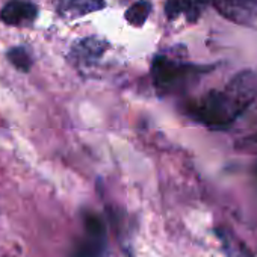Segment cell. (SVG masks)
Returning <instances> with one entry per match:
<instances>
[{
    "mask_svg": "<svg viewBox=\"0 0 257 257\" xmlns=\"http://www.w3.org/2000/svg\"><path fill=\"white\" fill-rule=\"evenodd\" d=\"M210 70L212 67L188 64L165 55H156L152 62L150 73L158 92L162 95H170L183 92Z\"/></svg>",
    "mask_w": 257,
    "mask_h": 257,
    "instance_id": "cell-2",
    "label": "cell"
},
{
    "mask_svg": "<svg viewBox=\"0 0 257 257\" xmlns=\"http://www.w3.org/2000/svg\"><path fill=\"white\" fill-rule=\"evenodd\" d=\"M82 236L73 249V257H103L107 246V230L104 221L94 212H85L82 219Z\"/></svg>",
    "mask_w": 257,
    "mask_h": 257,
    "instance_id": "cell-3",
    "label": "cell"
},
{
    "mask_svg": "<svg viewBox=\"0 0 257 257\" xmlns=\"http://www.w3.org/2000/svg\"><path fill=\"white\" fill-rule=\"evenodd\" d=\"M165 14L170 20L185 14L188 20L195 22L200 16V4L197 0H167Z\"/></svg>",
    "mask_w": 257,
    "mask_h": 257,
    "instance_id": "cell-8",
    "label": "cell"
},
{
    "mask_svg": "<svg viewBox=\"0 0 257 257\" xmlns=\"http://www.w3.org/2000/svg\"><path fill=\"white\" fill-rule=\"evenodd\" d=\"M104 0H55V11L56 14L67 20H77L88 14L104 10Z\"/></svg>",
    "mask_w": 257,
    "mask_h": 257,
    "instance_id": "cell-7",
    "label": "cell"
},
{
    "mask_svg": "<svg viewBox=\"0 0 257 257\" xmlns=\"http://www.w3.org/2000/svg\"><path fill=\"white\" fill-rule=\"evenodd\" d=\"M257 98V76L251 70L234 74L222 89H212L185 106V113L209 127L225 128L233 124Z\"/></svg>",
    "mask_w": 257,
    "mask_h": 257,
    "instance_id": "cell-1",
    "label": "cell"
},
{
    "mask_svg": "<svg viewBox=\"0 0 257 257\" xmlns=\"http://www.w3.org/2000/svg\"><path fill=\"white\" fill-rule=\"evenodd\" d=\"M200 5L212 4L213 8L227 20L254 26L257 23V0H197Z\"/></svg>",
    "mask_w": 257,
    "mask_h": 257,
    "instance_id": "cell-4",
    "label": "cell"
},
{
    "mask_svg": "<svg viewBox=\"0 0 257 257\" xmlns=\"http://www.w3.org/2000/svg\"><path fill=\"white\" fill-rule=\"evenodd\" d=\"M38 7L29 0H10L0 10V22L7 26H32L38 17Z\"/></svg>",
    "mask_w": 257,
    "mask_h": 257,
    "instance_id": "cell-5",
    "label": "cell"
},
{
    "mask_svg": "<svg viewBox=\"0 0 257 257\" xmlns=\"http://www.w3.org/2000/svg\"><path fill=\"white\" fill-rule=\"evenodd\" d=\"M7 59L11 62L14 68H17L22 73H29L34 65V58L25 46L11 47L7 52Z\"/></svg>",
    "mask_w": 257,
    "mask_h": 257,
    "instance_id": "cell-10",
    "label": "cell"
},
{
    "mask_svg": "<svg viewBox=\"0 0 257 257\" xmlns=\"http://www.w3.org/2000/svg\"><path fill=\"white\" fill-rule=\"evenodd\" d=\"M109 49V43L101 37L92 35L77 40L70 50V58L76 64L91 65L95 64Z\"/></svg>",
    "mask_w": 257,
    "mask_h": 257,
    "instance_id": "cell-6",
    "label": "cell"
},
{
    "mask_svg": "<svg viewBox=\"0 0 257 257\" xmlns=\"http://www.w3.org/2000/svg\"><path fill=\"white\" fill-rule=\"evenodd\" d=\"M152 10H153V5L150 0H138V2L132 4L125 10L124 19L131 26L141 28L146 25L147 19L150 17Z\"/></svg>",
    "mask_w": 257,
    "mask_h": 257,
    "instance_id": "cell-9",
    "label": "cell"
}]
</instances>
